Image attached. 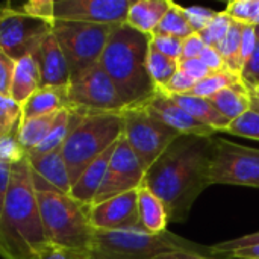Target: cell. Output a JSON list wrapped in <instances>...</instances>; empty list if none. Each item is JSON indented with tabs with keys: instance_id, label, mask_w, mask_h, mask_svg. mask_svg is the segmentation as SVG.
I'll use <instances>...</instances> for the list:
<instances>
[{
	"instance_id": "1",
	"label": "cell",
	"mask_w": 259,
	"mask_h": 259,
	"mask_svg": "<svg viewBox=\"0 0 259 259\" xmlns=\"http://www.w3.org/2000/svg\"><path fill=\"white\" fill-rule=\"evenodd\" d=\"M212 138L179 135L146 170L143 185L165 206L168 223H182L211 185Z\"/></svg>"
},
{
	"instance_id": "2",
	"label": "cell",
	"mask_w": 259,
	"mask_h": 259,
	"mask_svg": "<svg viewBox=\"0 0 259 259\" xmlns=\"http://www.w3.org/2000/svg\"><path fill=\"white\" fill-rule=\"evenodd\" d=\"M47 246L27 156L12 165L11 187L0 215V256L36 259Z\"/></svg>"
},
{
	"instance_id": "3",
	"label": "cell",
	"mask_w": 259,
	"mask_h": 259,
	"mask_svg": "<svg viewBox=\"0 0 259 259\" xmlns=\"http://www.w3.org/2000/svg\"><path fill=\"white\" fill-rule=\"evenodd\" d=\"M150 36L127 24L115 26L99 61L127 108L143 106L158 93L147 70Z\"/></svg>"
},
{
	"instance_id": "4",
	"label": "cell",
	"mask_w": 259,
	"mask_h": 259,
	"mask_svg": "<svg viewBox=\"0 0 259 259\" xmlns=\"http://www.w3.org/2000/svg\"><path fill=\"white\" fill-rule=\"evenodd\" d=\"M47 244L61 249L70 259H87L96 229L88 209L73 197L55 191H36Z\"/></svg>"
},
{
	"instance_id": "5",
	"label": "cell",
	"mask_w": 259,
	"mask_h": 259,
	"mask_svg": "<svg viewBox=\"0 0 259 259\" xmlns=\"http://www.w3.org/2000/svg\"><path fill=\"white\" fill-rule=\"evenodd\" d=\"M171 252H193L209 256L211 247L199 246L168 231L152 235L146 231H96L87 259H153Z\"/></svg>"
},
{
	"instance_id": "6",
	"label": "cell",
	"mask_w": 259,
	"mask_h": 259,
	"mask_svg": "<svg viewBox=\"0 0 259 259\" xmlns=\"http://www.w3.org/2000/svg\"><path fill=\"white\" fill-rule=\"evenodd\" d=\"M123 135L121 112L80 115L61 147L71 185L83 170Z\"/></svg>"
},
{
	"instance_id": "7",
	"label": "cell",
	"mask_w": 259,
	"mask_h": 259,
	"mask_svg": "<svg viewBox=\"0 0 259 259\" xmlns=\"http://www.w3.org/2000/svg\"><path fill=\"white\" fill-rule=\"evenodd\" d=\"M114 27L115 26L77 21L53 23L52 32L67 58L70 79L99 64Z\"/></svg>"
},
{
	"instance_id": "8",
	"label": "cell",
	"mask_w": 259,
	"mask_h": 259,
	"mask_svg": "<svg viewBox=\"0 0 259 259\" xmlns=\"http://www.w3.org/2000/svg\"><path fill=\"white\" fill-rule=\"evenodd\" d=\"M68 109L80 115H91L123 112L127 106L111 77L100 64H96L70 79Z\"/></svg>"
},
{
	"instance_id": "9",
	"label": "cell",
	"mask_w": 259,
	"mask_h": 259,
	"mask_svg": "<svg viewBox=\"0 0 259 259\" xmlns=\"http://www.w3.org/2000/svg\"><path fill=\"white\" fill-rule=\"evenodd\" d=\"M121 115L123 135L144 170H147L179 137L176 131L147 112L143 106L127 108Z\"/></svg>"
},
{
	"instance_id": "10",
	"label": "cell",
	"mask_w": 259,
	"mask_h": 259,
	"mask_svg": "<svg viewBox=\"0 0 259 259\" xmlns=\"http://www.w3.org/2000/svg\"><path fill=\"white\" fill-rule=\"evenodd\" d=\"M211 185H243L259 188V149L212 138L209 168Z\"/></svg>"
},
{
	"instance_id": "11",
	"label": "cell",
	"mask_w": 259,
	"mask_h": 259,
	"mask_svg": "<svg viewBox=\"0 0 259 259\" xmlns=\"http://www.w3.org/2000/svg\"><path fill=\"white\" fill-rule=\"evenodd\" d=\"M52 29L53 23L23 12L18 5H0V49L15 61L33 56Z\"/></svg>"
},
{
	"instance_id": "12",
	"label": "cell",
	"mask_w": 259,
	"mask_h": 259,
	"mask_svg": "<svg viewBox=\"0 0 259 259\" xmlns=\"http://www.w3.org/2000/svg\"><path fill=\"white\" fill-rule=\"evenodd\" d=\"M146 170L140 164L124 135L115 144L114 153L111 156L105 179L97 191L93 205L102 203L115 196L138 190L143 185Z\"/></svg>"
},
{
	"instance_id": "13",
	"label": "cell",
	"mask_w": 259,
	"mask_h": 259,
	"mask_svg": "<svg viewBox=\"0 0 259 259\" xmlns=\"http://www.w3.org/2000/svg\"><path fill=\"white\" fill-rule=\"evenodd\" d=\"M131 0H55V21L90 24H126Z\"/></svg>"
},
{
	"instance_id": "14",
	"label": "cell",
	"mask_w": 259,
	"mask_h": 259,
	"mask_svg": "<svg viewBox=\"0 0 259 259\" xmlns=\"http://www.w3.org/2000/svg\"><path fill=\"white\" fill-rule=\"evenodd\" d=\"M88 217L96 231H144L138 215V190L91 205Z\"/></svg>"
},
{
	"instance_id": "15",
	"label": "cell",
	"mask_w": 259,
	"mask_h": 259,
	"mask_svg": "<svg viewBox=\"0 0 259 259\" xmlns=\"http://www.w3.org/2000/svg\"><path fill=\"white\" fill-rule=\"evenodd\" d=\"M143 108L155 115L158 120L165 123L168 127L176 131L179 135H197L211 138L214 137V134H217L211 127L193 118L188 112H185L178 103H175L167 94L161 91H158L147 103H144Z\"/></svg>"
},
{
	"instance_id": "16",
	"label": "cell",
	"mask_w": 259,
	"mask_h": 259,
	"mask_svg": "<svg viewBox=\"0 0 259 259\" xmlns=\"http://www.w3.org/2000/svg\"><path fill=\"white\" fill-rule=\"evenodd\" d=\"M27 161L35 191H55L70 196L71 179L61 149Z\"/></svg>"
},
{
	"instance_id": "17",
	"label": "cell",
	"mask_w": 259,
	"mask_h": 259,
	"mask_svg": "<svg viewBox=\"0 0 259 259\" xmlns=\"http://www.w3.org/2000/svg\"><path fill=\"white\" fill-rule=\"evenodd\" d=\"M41 73V87H61L70 82V68L67 58L53 35L50 32L33 55Z\"/></svg>"
},
{
	"instance_id": "18",
	"label": "cell",
	"mask_w": 259,
	"mask_h": 259,
	"mask_svg": "<svg viewBox=\"0 0 259 259\" xmlns=\"http://www.w3.org/2000/svg\"><path fill=\"white\" fill-rule=\"evenodd\" d=\"M115 144L112 147H109L105 153L97 156L83 170V173L79 176V179L71 185L70 197H73L74 200H77L79 203H82L85 206H91L93 205L94 197H96L97 191L100 190V185H102V182L105 179V175H106L111 156L114 153Z\"/></svg>"
},
{
	"instance_id": "19",
	"label": "cell",
	"mask_w": 259,
	"mask_h": 259,
	"mask_svg": "<svg viewBox=\"0 0 259 259\" xmlns=\"http://www.w3.org/2000/svg\"><path fill=\"white\" fill-rule=\"evenodd\" d=\"M68 109V85L41 87L21 105V120Z\"/></svg>"
},
{
	"instance_id": "20",
	"label": "cell",
	"mask_w": 259,
	"mask_h": 259,
	"mask_svg": "<svg viewBox=\"0 0 259 259\" xmlns=\"http://www.w3.org/2000/svg\"><path fill=\"white\" fill-rule=\"evenodd\" d=\"M170 6V0H131L126 24L141 33L153 35Z\"/></svg>"
},
{
	"instance_id": "21",
	"label": "cell",
	"mask_w": 259,
	"mask_h": 259,
	"mask_svg": "<svg viewBox=\"0 0 259 259\" xmlns=\"http://www.w3.org/2000/svg\"><path fill=\"white\" fill-rule=\"evenodd\" d=\"M175 103H178L185 112L202 124L211 127L215 132H226L231 121L214 106L209 99L196 97L191 94H173L168 96Z\"/></svg>"
},
{
	"instance_id": "22",
	"label": "cell",
	"mask_w": 259,
	"mask_h": 259,
	"mask_svg": "<svg viewBox=\"0 0 259 259\" xmlns=\"http://www.w3.org/2000/svg\"><path fill=\"white\" fill-rule=\"evenodd\" d=\"M41 88V73L33 56L27 55L15 62L11 83V97L23 105L36 90Z\"/></svg>"
},
{
	"instance_id": "23",
	"label": "cell",
	"mask_w": 259,
	"mask_h": 259,
	"mask_svg": "<svg viewBox=\"0 0 259 259\" xmlns=\"http://www.w3.org/2000/svg\"><path fill=\"white\" fill-rule=\"evenodd\" d=\"M138 215L146 232L152 235H159L167 231V209L164 203L144 185L138 188Z\"/></svg>"
},
{
	"instance_id": "24",
	"label": "cell",
	"mask_w": 259,
	"mask_h": 259,
	"mask_svg": "<svg viewBox=\"0 0 259 259\" xmlns=\"http://www.w3.org/2000/svg\"><path fill=\"white\" fill-rule=\"evenodd\" d=\"M80 118V114L77 112H73L70 109H62L56 120H55V124L53 127L50 129L49 135L44 138V141L36 146L33 150L27 152L26 156L27 159H35V158H39V156H44L53 150H58L62 147V144L65 143L68 134L71 132V129L74 127V124L77 123V120Z\"/></svg>"
},
{
	"instance_id": "25",
	"label": "cell",
	"mask_w": 259,
	"mask_h": 259,
	"mask_svg": "<svg viewBox=\"0 0 259 259\" xmlns=\"http://www.w3.org/2000/svg\"><path fill=\"white\" fill-rule=\"evenodd\" d=\"M209 100L229 121H234L235 118L241 117L244 112L250 109L249 91L243 83L235 87H228L220 93H217Z\"/></svg>"
},
{
	"instance_id": "26",
	"label": "cell",
	"mask_w": 259,
	"mask_h": 259,
	"mask_svg": "<svg viewBox=\"0 0 259 259\" xmlns=\"http://www.w3.org/2000/svg\"><path fill=\"white\" fill-rule=\"evenodd\" d=\"M59 112L39 115V117H33L29 120H20V124L17 129V138L26 153L33 150L36 146H39L44 141V138L49 135L50 129L53 127L55 120Z\"/></svg>"
},
{
	"instance_id": "27",
	"label": "cell",
	"mask_w": 259,
	"mask_h": 259,
	"mask_svg": "<svg viewBox=\"0 0 259 259\" xmlns=\"http://www.w3.org/2000/svg\"><path fill=\"white\" fill-rule=\"evenodd\" d=\"M240 83H243L240 74H235V73L229 71L228 68H223L220 71L209 73L205 79L199 80L193 87V90L190 93H187V94L202 97V99H211L217 93H220L222 90H225L228 87H235V85H240Z\"/></svg>"
},
{
	"instance_id": "28",
	"label": "cell",
	"mask_w": 259,
	"mask_h": 259,
	"mask_svg": "<svg viewBox=\"0 0 259 259\" xmlns=\"http://www.w3.org/2000/svg\"><path fill=\"white\" fill-rule=\"evenodd\" d=\"M241 30H243V24L232 20V24H231L226 36L215 47L219 50V53L222 55L223 61H225V67L229 71L235 73V74H240L241 73V64H240Z\"/></svg>"
},
{
	"instance_id": "29",
	"label": "cell",
	"mask_w": 259,
	"mask_h": 259,
	"mask_svg": "<svg viewBox=\"0 0 259 259\" xmlns=\"http://www.w3.org/2000/svg\"><path fill=\"white\" fill-rule=\"evenodd\" d=\"M178 62L179 61L164 56L150 44L147 55V70L158 91L162 90L167 85V82L173 77V74L178 71Z\"/></svg>"
},
{
	"instance_id": "30",
	"label": "cell",
	"mask_w": 259,
	"mask_h": 259,
	"mask_svg": "<svg viewBox=\"0 0 259 259\" xmlns=\"http://www.w3.org/2000/svg\"><path fill=\"white\" fill-rule=\"evenodd\" d=\"M194 32L182 12V6H179L173 2H171L170 9L167 11V14L162 17L161 23L158 24L156 30L153 32V35L175 36V38H181V39H185L187 36H190Z\"/></svg>"
},
{
	"instance_id": "31",
	"label": "cell",
	"mask_w": 259,
	"mask_h": 259,
	"mask_svg": "<svg viewBox=\"0 0 259 259\" xmlns=\"http://www.w3.org/2000/svg\"><path fill=\"white\" fill-rule=\"evenodd\" d=\"M21 120V105L11 96L0 94V137L11 135L18 129Z\"/></svg>"
},
{
	"instance_id": "32",
	"label": "cell",
	"mask_w": 259,
	"mask_h": 259,
	"mask_svg": "<svg viewBox=\"0 0 259 259\" xmlns=\"http://www.w3.org/2000/svg\"><path fill=\"white\" fill-rule=\"evenodd\" d=\"M231 24H232V18L225 11H220L215 14L212 21L202 32H199V35L206 46L217 47L222 42V39L226 36Z\"/></svg>"
},
{
	"instance_id": "33",
	"label": "cell",
	"mask_w": 259,
	"mask_h": 259,
	"mask_svg": "<svg viewBox=\"0 0 259 259\" xmlns=\"http://www.w3.org/2000/svg\"><path fill=\"white\" fill-rule=\"evenodd\" d=\"M225 134L244 137L250 140H259V114L253 109H249L241 117L231 121Z\"/></svg>"
},
{
	"instance_id": "34",
	"label": "cell",
	"mask_w": 259,
	"mask_h": 259,
	"mask_svg": "<svg viewBox=\"0 0 259 259\" xmlns=\"http://www.w3.org/2000/svg\"><path fill=\"white\" fill-rule=\"evenodd\" d=\"M258 8L259 0H232L226 5L225 12L237 23L253 26Z\"/></svg>"
},
{
	"instance_id": "35",
	"label": "cell",
	"mask_w": 259,
	"mask_h": 259,
	"mask_svg": "<svg viewBox=\"0 0 259 259\" xmlns=\"http://www.w3.org/2000/svg\"><path fill=\"white\" fill-rule=\"evenodd\" d=\"M182 12L194 33L202 32L212 21V18L217 14V11H212L209 8H203V6H188V8L182 6Z\"/></svg>"
},
{
	"instance_id": "36",
	"label": "cell",
	"mask_w": 259,
	"mask_h": 259,
	"mask_svg": "<svg viewBox=\"0 0 259 259\" xmlns=\"http://www.w3.org/2000/svg\"><path fill=\"white\" fill-rule=\"evenodd\" d=\"M26 158V152L18 143L17 138V131L12 132L11 135L0 137V159L11 162L12 165L23 161Z\"/></svg>"
},
{
	"instance_id": "37",
	"label": "cell",
	"mask_w": 259,
	"mask_h": 259,
	"mask_svg": "<svg viewBox=\"0 0 259 259\" xmlns=\"http://www.w3.org/2000/svg\"><path fill=\"white\" fill-rule=\"evenodd\" d=\"M259 246V232L255 234H249L235 240H229V241H223L219 243L215 246L211 247V253L212 255H228L234 250H240V249H246V247H255Z\"/></svg>"
},
{
	"instance_id": "38",
	"label": "cell",
	"mask_w": 259,
	"mask_h": 259,
	"mask_svg": "<svg viewBox=\"0 0 259 259\" xmlns=\"http://www.w3.org/2000/svg\"><path fill=\"white\" fill-rule=\"evenodd\" d=\"M182 41L181 38L175 36H162V35H152L150 36V44L164 56L179 61L181 53H182Z\"/></svg>"
},
{
	"instance_id": "39",
	"label": "cell",
	"mask_w": 259,
	"mask_h": 259,
	"mask_svg": "<svg viewBox=\"0 0 259 259\" xmlns=\"http://www.w3.org/2000/svg\"><path fill=\"white\" fill-rule=\"evenodd\" d=\"M241 82L246 87L247 91H256L259 90V42L253 55L249 58V61L243 65L240 73Z\"/></svg>"
},
{
	"instance_id": "40",
	"label": "cell",
	"mask_w": 259,
	"mask_h": 259,
	"mask_svg": "<svg viewBox=\"0 0 259 259\" xmlns=\"http://www.w3.org/2000/svg\"><path fill=\"white\" fill-rule=\"evenodd\" d=\"M53 3H55V0H29L26 3L18 5V8L23 12H26L35 18H39V20H44L49 23H55Z\"/></svg>"
},
{
	"instance_id": "41",
	"label": "cell",
	"mask_w": 259,
	"mask_h": 259,
	"mask_svg": "<svg viewBox=\"0 0 259 259\" xmlns=\"http://www.w3.org/2000/svg\"><path fill=\"white\" fill-rule=\"evenodd\" d=\"M197 82L190 77L187 73H184L182 70L178 68V71L173 74V77L167 82V85L159 90L161 93L167 94V96H173V94H187L193 90V87L196 85Z\"/></svg>"
},
{
	"instance_id": "42",
	"label": "cell",
	"mask_w": 259,
	"mask_h": 259,
	"mask_svg": "<svg viewBox=\"0 0 259 259\" xmlns=\"http://www.w3.org/2000/svg\"><path fill=\"white\" fill-rule=\"evenodd\" d=\"M258 39H256V32H255V26L250 24H243V30H241V44H240V64L241 68L243 65L249 61V58L253 55L255 49H256Z\"/></svg>"
},
{
	"instance_id": "43",
	"label": "cell",
	"mask_w": 259,
	"mask_h": 259,
	"mask_svg": "<svg viewBox=\"0 0 259 259\" xmlns=\"http://www.w3.org/2000/svg\"><path fill=\"white\" fill-rule=\"evenodd\" d=\"M15 59L8 56L0 49V94L11 96V83L15 70Z\"/></svg>"
},
{
	"instance_id": "44",
	"label": "cell",
	"mask_w": 259,
	"mask_h": 259,
	"mask_svg": "<svg viewBox=\"0 0 259 259\" xmlns=\"http://www.w3.org/2000/svg\"><path fill=\"white\" fill-rule=\"evenodd\" d=\"M178 68L182 70L184 73H187L196 82L205 79L211 73V70L200 61V58H194V59H179Z\"/></svg>"
},
{
	"instance_id": "45",
	"label": "cell",
	"mask_w": 259,
	"mask_h": 259,
	"mask_svg": "<svg viewBox=\"0 0 259 259\" xmlns=\"http://www.w3.org/2000/svg\"><path fill=\"white\" fill-rule=\"evenodd\" d=\"M206 44L203 42V39L200 38L199 33H193L190 36H187L182 41V53H181V59H194V58H200L202 52L205 50Z\"/></svg>"
},
{
	"instance_id": "46",
	"label": "cell",
	"mask_w": 259,
	"mask_h": 259,
	"mask_svg": "<svg viewBox=\"0 0 259 259\" xmlns=\"http://www.w3.org/2000/svg\"><path fill=\"white\" fill-rule=\"evenodd\" d=\"M11 176H12V164L0 159V215L11 187Z\"/></svg>"
},
{
	"instance_id": "47",
	"label": "cell",
	"mask_w": 259,
	"mask_h": 259,
	"mask_svg": "<svg viewBox=\"0 0 259 259\" xmlns=\"http://www.w3.org/2000/svg\"><path fill=\"white\" fill-rule=\"evenodd\" d=\"M200 61L211 70V73H212V71H220V70L226 68V67H225V61H223L222 55L219 53V50H217L215 47L206 46L205 50H203L202 55H200Z\"/></svg>"
},
{
	"instance_id": "48",
	"label": "cell",
	"mask_w": 259,
	"mask_h": 259,
	"mask_svg": "<svg viewBox=\"0 0 259 259\" xmlns=\"http://www.w3.org/2000/svg\"><path fill=\"white\" fill-rule=\"evenodd\" d=\"M225 258L259 259V246H255V247H246V249H240V250H234V252L225 255Z\"/></svg>"
},
{
	"instance_id": "49",
	"label": "cell",
	"mask_w": 259,
	"mask_h": 259,
	"mask_svg": "<svg viewBox=\"0 0 259 259\" xmlns=\"http://www.w3.org/2000/svg\"><path fill=\"white\" fill-rule=\"evenodd\" d=\"M36 259H70V258H68V255H67L65 252H62L61 249H58V247H53V246L47 244V246H46V247L38 253Z\"/></svg>"
},
{
	"instance_id": "50",
	"label": "cell",
	"mask_w": 259,
	"mask_h": 259,
	"mask_svg": "<svg viewBox=\"0 0 259 259\" xmlns=\"http://www.w3.org/2000/svg\"><path fill=\"white\" fill-rule=\"evenodd\" d=\"M153 259H215L211 256H203L199 253H193V252H171V253H165V255H159Z\"/></svg>"
},
{
	"instance_id": "51",
	"label": "cell",
	"mask_w": 259,
	"mask_h": 259,
	"mask_svg": "<svg viewBox=\"0 0 259 259\" xmlns=\"http://www.w3.org/2000/svg\"><path fill=\"white\" fill-rule=\"evenodd\" d=\"M249 97H250V109L256 111L259 114V90L249 91Z\"/></svg>"
},
{
	"instance_id": "52",
	"label": "cell",
	"mask_w": 259,
	"mask_h": 259,
	"mask_svg": "<svg viewBox=\"0 0 259 259\" xmlns=\"http://www.w3.org/2000/svg\"><path fill=\"white\" fill-rule=\"evenodd\" d=\"M253 26H255V27L259 26V8H258V12H256V17H255V21H253Z\"/></svg>"
},
{
	"instance_id": "53",
	"label": "cell",
	"mask_w": 259,
	"mask_h": 259,
	"mask_svg": "<svg viewBox=\"0 0 259 259\" xmlns=\"http://www.w3.org/2000/svg\"><path fill=\"white\" fill-rule=\"evenodd\" d=\"M255 32H256V39H258V42H259V26L255 27Z\"/></svg>"
}]
</instances>
